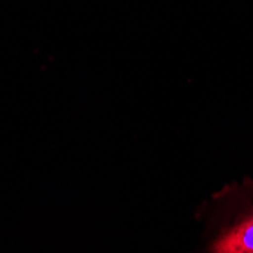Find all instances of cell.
I'll list each match as a JSON object with an SVG mask.
<instances>
[{"label": "cell", "instance_id": "cell-1", "mask_svg": "<svg viewBox=\"0 0 253 253\" xmlns=\"http://www.w3.org/2000/svg\"><path fill=\"white\" fill-rule=\"evenodd\" d=\"M205 234L197 253H253V179L226 185L202 205Z\"/></svg>", "mask_w": 253, "mask_h": 253}]
</instances>
